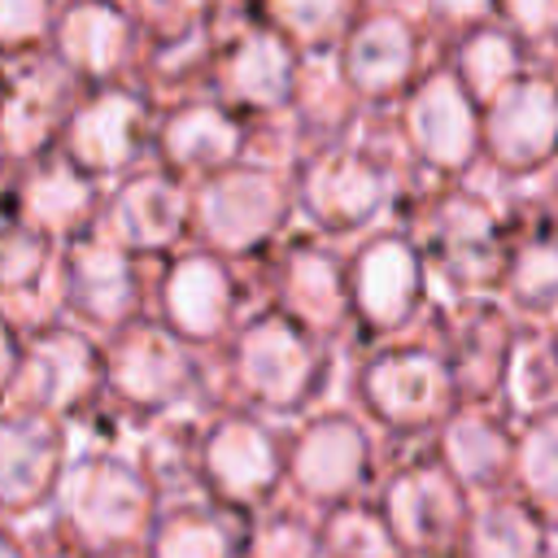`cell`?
Returning <instances> with one entry per match:
<instances>
[{"label":"cell","mask_w":558,"mask_h":558,"mask_svg":"<svg viewBox=\"0 0 558 558\" xmlns=\"http://www.w3.org/2000/svg\"><path fill=\"white\" fill-rule=\"evenodd\" d=\"M353 344L323 340L292 314L253 301L214 353L218 397L248 405L266 418H296L310 405L340 397Z\"/></svg>","instance_id":"6da1fadb"},{"label":"cell","mask_w":558,"mask_h":558,"mask_svg":"<svg viewBox=\"0 0 558 558\" xmlns=\"http://www.w3.org/2000/svg\"><path fill=\"white\" fill-rule=\"evenodd\" d=\"M161 497L131 445L70 427V458L48 501V523L92 558H140Z\"/></svg>","instance_id":"7a4b0ae2"},{"label":"cell","mask_w":558,"mask_h":558,"mask_svg":"<svg viewBox=\"0 0 558 558\" xmlns=\"http://www.w3.org/2000/svg\"><path fill=\"white\" fill-rule=\"evenodd\" d=\"M340 397L362 410L384 445L432 440L445 414L458 405L453 375L423 327L353 344Z\"/></svg>","instance_id":"3957f363"},{"label":"cell","mask_w":558,"mask_h":558,"mask_svg":"<svg viewBox=\"0 0 558 558\" xmlns=\"http://www.w3.org/2000/svg\"><path fill=\"white\" fill-rule=\"evenodd\" d=\"M405 227L427 262L432 296L497 292L506 262V214L462 179H436L392 222Z\"/></svg>","instance_id":"277c9868"},{"label":"cell","mask_w":558,"mask_h":558,"mask_svg":"<svg viewBox=\"0 0 558 558\" xmlns=\"http://www.w3.org/2000/svg\"><path fill=\"white\" fill-rule=\"evenodd\" d=\"M105 401L126 418H153L196 401H222L214 353L187 344L153 310L105 336Z\"/></svg>","instance_id":"5b68a950"},{"label":"cell","mask_w":558,"mask_h":558,"mask_svg":"<svg viewBox=\"0 0 558 558\" xmlns=\"http://www.w3.org/2000/svg\"><path fill=\"white\" fill-rule=\"evenodd\" d=\"M384 436L344 397H327L283 423V493L310 510L366 497L384 466Z\"/></svg>","instance_id":"8992f818"},{"label":"cell","mask_w":558,"mask_h":558,"mask_svg":"<svg viewBox=\"0 0 558 558\" xmlns=\"http://www.w3.org/2000/svg\"><path fill=\"white\" fill-rule=\"evenodd\" d=\"M371 497L405 558H458L471 519V493L453 480L432 440L388 445Z\"/></svg>","instance_id":"52a82bcc"},{"label":"cell","mask_w":558,"mask_h":558,"mask_svg":"<svg viewBox=\"0 0 558 558\" xmlns=\"http://www.w3.org/2000/svg\"><path fill=\"white\" fill-rule=\"evenodd\" d=\"M292 179L270 161H231L192 183V240L248 266L292 227Z\"/></svg>","instance_id":"ba28073f"},{"label":"cell","mask_w":558,"mask_h":558,"mask_svg":"<svg viewBox=\"0 0 558 558\" xmlns=\"http://www.w3.org/2000/svg\"><path fill=\"white\" fill-rule=\"evenodd\" d=\"M257 275L248 279V305L266 301L323 340L357 344L353 340V314H349V253L340 240H327L318 231H283L262 257H253Z\"/></svg>","instance_id":"9c48e42d"},{"label":"cell","mask_w":558,"mask_h":558,"mask_svg":"<svg viewBox=\"0 0 558 558\" xmlns=\"http://www.w3.org/2000/svg\"><path fill=\"white\" fill-rule=\"evenodd\" d=\"M392 161L366 140L323 144L292 174V205L301 222L327 240H357L388 218Z\"/></svg>","instance_id":"30bf717a"},{"label":"cell","mask_w":558,"mask_h":558,"mask_svg":"<svg viewBox=\"0 0 558 558\" xmlns=\"http://www.w3.org/2000/svg\"><path fill=\"white\" fill-rule=\"evenodd\" d=\"M9 401L61 418L65 427L92 418L105 405V336L74 318H52L22 331Z\"/></svg>","instance_id":"8fae6325"},{"label":"cell","mask_w":558,"mask_h":558,"mask_svg":"<svg viewBox=\"0 0 558 558\" xmlns=\"http://www.w3.org/2000/svg\"><path fill=\"white\" fill-rule=\"evenodd\" d=\"M283 423L218 401L201 427V493L235 514H253L283 497Z\"/></svg>","instance_id":"7c38bea8"},{"label":"cell","mask_w":558,"mask_h":558,"mask_svg":"<svg viewBox=\"0 0 558 558\" xmlns=\"http://www.w3.org/2000/svg\"><path fill=\"white\" fill-rule=\"evenodd\" d=\"M432 301L427 262L405 227L379 222L349 248V314L353 340H384L418 327Z\"/></svg>","instance_id":"4fadbf2b"},{"label":"cell","mask_w":558,"mask_h":558,"mask_svg":"<svg viewBox=\"0 0 558 558\" xmlns=\"http://www.w3.org/2000/svg\"><path fill=\"white\" fill-rule=\"evenodd\" d=\"M148 310L196 349H218L248 310L244 266L187 240L166 253L148 279Z\"/></svg>","instance_id":"5bb4252c"},{"label":"cell","mask_w":558,"mask_h":558,"mask_svg":"<svg viewBox=\"0 0 558 558\" xmlns=\"http://www.w3.org/2000/svg\"><path fill=\"white\" fill-rule=\"evenodd\" d=\"M418 327L436 340L458 401H497L501 375L514 349L523 318L506 305L501 292H462V296H432Z\"/></svg>","instance_id":"9a60e30c"},{"label":"cell","mask_w":558,"mask_h":558,"mask_svg":"<svg viewBox=\"0 0 558 558\" xmlns=\"http://www.w3.org/2000/svg\"><path fill=\"white\" fill-rule=\"evenodd\" d=\"M57 275L61 314L92 327L96 336H109L113 327L148 310V262L126 253L100 227L57 248Z\"/></svg>","instance_id":"2e32d148"},{"label":"cell","mask_w":558,"mask_h":558,"mask_svg":"<svg viewBox=\"0 0 558 558\" xmlns=\"http://www.w3.org/2000/svg\"><path fill=\"white\" fill-rule=\"evenodd\" d=\"M105 235H113L126 253L144 262H161L166 253L192 240V187L166 166L118 174L113 192L100 201Z\"/></svg>","instance_id":"e0dca14e"},{"label":"cell","mask_w":558,"mask_h":558,"mask_svg":"<svg viewBox=\"0 0 558 558\" xmlns=\"http://www.w3.org/2000/svg\"><path fill=\"white\" fill-rule=\"evenodd\" d=\"M480 153L501 179H532L558 157V87L514 74L480 113Z\"/></svg>","instance_id":"ac0fdd59"},{"label":"cell","mask_w":558,"mask_h":558,"mask_svg":"<svg viewBox=\"0 0 558 558\" xmlns=\"http://www.w3.org/2000/svg\"><path fill=\"white\" fill-rule=\"evenodd\" d=\"M70 458V427L39 410L0 405V514L31 523L48 514L61 466Z\"/></svg>","instance_id":"d6986e66"},{"label":"cell","mask_w":558,"mask_h":558,"mask_svg":"<svg viewBox=\"0 0 558 558\" xmlns=\"http://www.w3.org/2000/svg\"><path fill=\"white\" fill-rule=\"evenodd\" d=\"M401 140L427 174L462 179L480 161V105L453 74H432L405 100Z\"/></svg>","instance_id":"ffe728a7"},{"label":"cell","mask_w":558,"mask_h":558,"mask_svg":"<svg viewBox=\"0 0 558 558\" xmlns=\"http://www.w3.org/2000/svg\"><path fill=\"white\" fill-rule=\"evenodd\" d=\"M100 179L78 170L65 153H39L9 174V214L57 248L100 222Z\"/></svg>","instance_id":"44dd1931"},{"label":"cell","mask_w":558,"mask_h":558,"mask_svg":"<svg viewBox=\"0 0 558 558\" xmlns=\"http://www.w3.org/2000/svg\"><path fill=\"white\" fill-rule=\"evenodd\" d=\"M506 262L497 292L519 318L558 323V205H501Z\"/></svg>","instance_id":"7402d4cb"},{"label":"cell","mask_w":558,"mask_h":558,"mask_svg":"<svg viewBox=\"0 0 558 558\" xmlns=\"http://www.w3.org/2000/svg\"><path fill=\"white\" fill-rule=\"evenodd\" d=\"M440 462L475 497L510 488L514 462V414L501 401H458L432 436Z\"/></svg>","instance_id":"603a6c76"},{"label":"cell","mask_w":558,"mask_h":558,"mask_svg":"<svg viewBox=\"0 0 558 558\" xmlns=\"http://www.w3.org/2000/svg\"><path fill=\"white\" fill-rule=\"evenodd\" d=\"M148 135L144 100L131 92H96L70 109L61 126V153L92 179H118L135 166Z\"/></svg>","instance_id":"cb8c5ba5"},{"label":"cell","mask_w":558,"mask_h":558,"mask_svg":"<svg viewBox=\"0 0 558 558\" xmlns=\"http://www.w3.org/2000/svg\"><path fill=\"white\" fill-rule=\"evenodd\" d=\"M70 118L65 74L48 61H22L0 83V157L31 161L61 140Z\"/></svg>","instance_id":"d4e9b609"},{"label":"cell","mask_w":558,"mask_h":558,"mask_svg":"<svg viewBox=\"0 0 558 558\" xmlns=\"http://www.w3.org/2000/svg\"><path fill=\"white\" fill-rule=\"evenodd\" d=\"M0 310L22 327H39L61 314V275H57V244L17 222L13 214L0 218Z\"/></svg>","instance_id":"484cf974"},{"label":"cell","mask_w":558,"mask_h":558,"mask_svg":"<svg viewBox=\"0 0 558 558\" xmlns=\"http://www.w3.org/2000/svg\"><path fill=\"white\" fill-rule=\"evenodd\" d=\"M248 148V135L235 113L209 100L179 105L161 126H157V157L170 174L179 179H205L231 161H240Z\"/></svg>","instance_id":"4316f807"},{"label":"cell","mask_w":558,"mask_h":558,"mask_svg":"<svg viewBox=\"0 0 558 558\" xmlns=\"http://www.w3.org/2000/svg\"><path fill=\"white\" fill-rule=\"evenodd\" d=\"M240 536L244 514L209 497H179L157 506L140 558H240Z\"/></svg>","instance_id":"83f0119b"},{"label":"cell","mask_w":558,"mask_h":558,"mask_svg":"<svg viewBox=\"0 0 558 558\" xmlns=\"http://www.w3.org/2000/svg\"><path fill=\"white\" fill-rule=\"evenodd\" d=\"M549 527L554 523L527 497H519L514 488H501L471 501L458 558H545Z\"/></svg>","instance_id":"f1b7e54d"},{"label":"cell","mask_w":558,"mask_h":558,"mask_svg":"<svg viewBox=\"0 0 558 558\" xmlns=\"http://www.w3.org/2000/svg\"><path fill=\"white\" fill-rule=\"evenodd\" d=\"M222 83L248 109H262V113L283 109L296 92V65H292L288 44L270 31L244 35L222 65Z\"/></svg>","instance_id":"f546056e"},{"label":"cell","mask_w":558,"mask_h":558,"mask_svg":"<svg viewBox=\"0 0 558 558\" xmlns=\"http://www.w3.org/2000/svg\"><path fill=\"white\" fill-rule=\"evenodd\" d=\"M414 70V35L397 17H375L357 26L344 48V78L362 96H392L410 83Z\"/></svg>","instance_id":"4dcf8cb0"},{"label":"cell","mask_w":558,"mask_h":558,"mask_svg":"<svg viewBox=\"0 0 558 558\" xmlns=\"http://www.w3.org/2000/svg\"><path fill=\"white\" fill-rule=\"evenodd\" d=\"M510 488L558 523V401L514 418Z\"/></svg>","instance_id":"1f68e13d"},{"label":"cell","mask_w":558,"mask_h":558,"mask_svg":"<svg viewBox=\"0 0 558 558\" xmlns=\"http://www.w3.org/2000/svg\"><path fill=\"white\" fill-rule=\"evenodd\" d=\"M514 418L545 410L558 401V344H554V323H532L523 318L506 375H501V397H497Z\"/></svg>","instance_id":"d6a6232c"},{"label":"cell","mask_w":558,"mask_h":558,"mask_svg":"<svg viewBox=\"0 0 558 558\" xmlns=\"http://www.w3.org/2000/svg\"><path fill=\"white\" fill-rule=\"evenodd\" d=\"M240 558H323L318 510L283 493L270 506L244 514Z\"/></svg>","instance_id":"836d02e7"},{"label":"cell","mask_w":558,"mask_h":558,"mask_svg":"<svg viewBox=\"0 0 558 558\" xmlns=\"http://www.w3.org/2000/svg\"><path fill=\"white\" fill-rule=\"evenodd\" d=\"M318 532H323V558H405L401 541L392 536L371 493L318 510Z\"/></svg>","instance_id":"e575fe53"},{"label":"cell","mask_w":558,"mask_h":558,"mask_svg":"<svg viewBox=\"0 0 558 558\" xmlns=\"http://www.w3.org/2000/svg\"><path fill=\"white\" fill-rule=\"evenodd\" d=\"M57 44H61V57H65L74 70H83V74H92V78H105V74L122 61L126 26H122V17H118L109 4L87 0V4H74V9L65 13Z\"/></svg>","instance_id":"d590c367"},{"label":"cell","mask_w":558,"mask_h":558,"mask_svg":"<svg viewBox=\"0 0 558 558\" xmlns=\"http://www.w3.org/2000/svg\"><path fill=\"white\" fill-rule=\"evenodd\" d=\"M519 74V48L501 31H480L458 52V83L475 105H488Z\"/></svg>","instance_id":"8d00e7d4"},{"label":"cell","mask_w":558,"mask_h":558,"mask_svg":"<svg viewBox=\"0 0 558 558\" xmlns=\"http://www.w3.org/2000/svg\"><path fill=\"white\" fill-rule=\"evenodd\" d=\"M270 4L283 17V26H292L301 39H323L344 13V0H270Z\"/></svg>","instance_id":"74e56055"},{"label":"cell","mask_w":558,"mask_h":558,"mask_svg":"<svg viewBox=\"0 0 558 558\" xmlns=\"http://www.w3.org/2000/svg\"><path fill=\"white\" fill-rule=\"evenodd\" d=\"M48 26V0H0V48L26 44Z\"/></svg>","instance_id":"f35d334b"},{"label":"cell","mask_w":558,"mask_h":558,"mask_svg":"<svg viewBox=\"0 0 558 558\" xmlns=\"http://www.w3.org/2000/svg\"><path fill=\"white\" fill-rule=\"evenodd\" d=\"M26 536H31V558H92V554H83L74 541H65L44 514L26 523Z\"/></svg>","instance_id":"ab89813d"},{"label":"cell","mask_w":558,"mask_h":558,"mask_svg":"<svg viewBox=\"0 0 558 558\" xmlns=\"http://www.w3.org/2000/svg\"><path fill=\"white\" fill-rule=\"evenodd\" d=\"M506 9L514 17V26L527 31V35H541V31L558 26V0H506Z\"/></svg>","instance_id":"60d3db41"},{"label":"cell","mask_w":558,"mask_h":558,"mask_svg":"<svg viewBox=\"0 0 558 558\" xmlns=\"http://www.w3.org/2000/svg\"><path fill=\"white\" fill-rule=\"evenodd\" d=\"M17 353H22V327L0 310V405L9 401L13 371H17Z\"/></svg>","instance_id":"b9f144b4"},{"label":"cell","mask_w":558,"mask_h":558,"mask_svg":"<svg viewBox=\"0 0 558 558\" xmlns=\"http://www.w3.org/2000/svg\"><path fill=\"white\" fill-rule=\"evenodd\" d=\"M0 558H31V536H26V523L4 519V514H0Z\"/></svg>","instance_id":"7bdbcfd3"},{"label":"cell","mask_w":558,"mask_h":558,"mask_svg":"<svg viewBox=\"0 0 558 558\" xmlns=\"http://www.w3.org/2000/svg\"><path fill=\"white\" fill-rule=\"evenodd\" d=\"M484 4H488V0H436V9L449 13V17H475Z\"/></svg>","instance_id":"ee69618b"},{"label":"cell","mask_w":558,"mask_h":558,"mask_svg":"<svg viewBox=\"0 0 558 558\" xmlns=\"http://www.w3.org/2000/svg\"><path fill=\"white\" fill-rule=\"evenodd\" d=\"M9 214V170H4V157H0V218Z\"/></svg>","instance_id":"f6af8a7d"},{"label":"cell","mask_w":558,"mask_h":558,"mask_svg":"<svg viewBox=\"0 0 558 558\" xmlns=\"http://www.w3.org/2000/svg\"><path fill=\"white\" fill-rule=\"evenodd\" d=\"M545 558H558V523L549 527V545H545Z\"/></svg>","instance_id":"bcb514c9"},{"label":"cell","mask_w":558,"mask_h":558,"mask_svg":"<svg viewBox=\"0 0 558 558\" xmlns=\"http://www.w3.org/2000/svg\"><path fill=\"white\" fill-rule=\"evenodd\" d=\"M554 344H558V323H554Z\"/></svg>","instance_id":"7dc6e473"}]
</instances>
